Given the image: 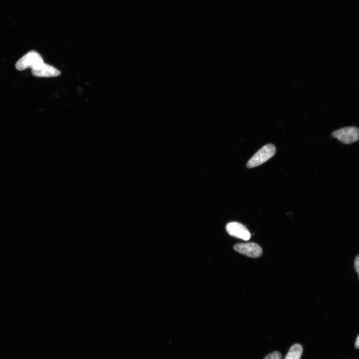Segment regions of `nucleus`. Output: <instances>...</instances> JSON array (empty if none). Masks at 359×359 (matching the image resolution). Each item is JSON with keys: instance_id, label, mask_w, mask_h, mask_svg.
<instances>
[{"instance_id": "1", "label": "nucleus", "mask_w": 359, "mask_h": 359, "mask_svg": "<svg viewBox=\"0 0 359 359\" xmlns=\"http://www.w3.org/2000/svg\"><path fill=\"white\" fill-rule=\"evenodd\" d=\"M275 152L276 148L273 144L265 145L250 159L247 163L246 167L252 168L263 164L272 157Z\"/></svg>"}, {"instance_id": "2", "label": "nucleus", "mask_w": 359, "mask_h": 359, "mask_svg": "<svg viewBox=\"0 0 359 359\" xmlns=\"http://www.w3.org/2000/svg\"><path fill=\"white\" fill-rule=\"evenodd\" d=\"M44 63L41 55L34 50H31L21 57L16 63L15 67L18 70L27 68L35 69Z\"/></svg>"}, {"instance_id": "3", "label": "nucleus", "mask_w": 359, "mask_h": 359, "mask_svg": "<svg viewBox=\"0 0 359 359\" xmlns=\"http://www.w3.org/2000/svg\"><path fill=\"white\" fill-rule=\"evenodd\" d=\"M332 136L344 144H350L359 141V128L354 126L344 127L334 131Z\"/></svg>"}, {"instance_id": "4", "label": "nucleus", "mask_w": 359, "mask_h": 359, "mask_svg": "<svg viewBox=\"0 0 359 359\" xmlns=\"http://www.w3.org/2000/svg\"><path fill=\"white\" fill-rule=\"evenodd\" d=\"M233 248L237 252L252 258L258 257L262 253V248L255 243H238Z\"/></svg>"}, {"instance_id": "5", "label": "nucleus", "mask_w": 359, "mask_h": 359, "mask_svg": "<svg viewBox=\"0 0 359 359\" xmlns=\"http://www.w3.org/2000/svg\"><path fill=\"white\" fill-rule=\"evenodd\" d=\"M226 230L231 236L244 240H248L251 237V234L247 228L237 222H230L227 223Z\"/></svg>"}, {"instance_id": "6", "label": "nucleus", "mask_w": 359, "mask_h": 359, "mask_svg": "<svg viewBox=\"0 0 359 359\" xmlns=\"http://www.w3.org/2000/svg\"><path fill=\"white\" fill-rule=\"evenodd\" d=\"M33 75L41 77H53L60 74V71L54 67L44 62L38 67L31 69Z\"/></svg>"}, {"instance_id": "7", "label": "nucleus", "mask_w": 359, "mask_h": 359, "mask_svg": "<svg viewBox=\"0 0 359 359\" xmlns=\"http://www.w3.org/2000/svg\"><path fill=\"white\" fill-rule=\"evenodd\" d=\"M303 352L301 345L298 344L293 345L290 348L284 359H300Z\"/></svg>"}, {"instance_id": "8", "label": "nucleus", "mask_w": 359, "mask_h": 359, "mask_svg": "<svg viewBox=\"0 0 359 359\" xmlns=\"http://www.w3.org/2000/svg\"><path fill=\"white\" fill-rule=\"evenodd\" d=\"M282 355L279 352H274L267 355L263 359H281Z\"/></svg>"}, {"instance_id": "9", "label": "nucleus", "mask_w": 359, "mask_h": 359, "mask_svg": "<svg viewBox=\"0 0 359 359\" xmlns=\"http://www.w3.org/2000/svg\"><path fill=\"white\" fill-rule=\"evenodd\" d=\"M355 268L358 274L359 278V254L357 255L355 260Z\"/></svg>"}, {"instance_id": "10", "label": "nucleus", "mask_w": 359, "mask_h": 359, "mask_svg": "<svg viewBox=\"0 0 359 359\" xmlns=\"http://www.w3.org/2000/svg\"><path fill=\"white\" fill-rule=\"evenodd\" d=\"M355 347H356L357 349H359V336H358V337H357V340H356V343H355Z\"/></svg>"}]
</instances>
